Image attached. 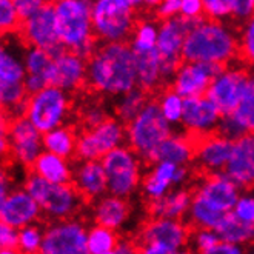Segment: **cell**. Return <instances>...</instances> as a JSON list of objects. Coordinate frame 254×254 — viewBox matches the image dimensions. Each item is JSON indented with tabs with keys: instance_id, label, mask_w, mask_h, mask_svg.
<instances>
[{
	"instance_id": "obj_1",
	"label": "cell",
	"mask_w": 254,
	"mask_h": 254,
	"mask_svg": "<svg viewBox=\"0 0 254 254\" xmlns=\"http://www.w3.org/2000/svg\"><path fill=\"white\" fill-rule=\"evenodd\" d=\"M86 86L105 97H119L137 86L136 56L128 42L97 45L86 61Z\"/></svg>"
},
{
	"instance_id": "obj_2",
	"label": "cell",
	"mask_w": 254,
	"mask_h": 254,
	"mask_svg": "<svg viewBox=\"0 0 254 254\" xmlns=\"http://www.w3.org/2000/svg\"><path fill=\"white\" fill-rule=\"evenodd\" d=\"M182 57L188 62L231 65L239 59V34L225 22L203 17L188 33Z\"/></svg>"
},
{
	"instance_id": "obj_3",
	"label": "cell",
	"mask_w": 254,
	"mask_h": 254,
	"mask_svg": "<svg viewBox=\"0 0 254 254\" xmlns=\"http://www.w3.org/2000/svg\"><path fill=\"white\" fill-rule=\"evenodd\" d=\"M53 6L62 45L88 61L99 45L93 28V0H53Z\"/></svg>"
},
{
	"instance_id": "obj_4",
	"label": "cell",
	"mask_w": 254,
	"mask_h": 254,
	"mask_svg": "<svg viewBox=\"0 0 254 254\" xmlns=\"http://www.w3.org/2000/svg\"><path fill=\"white\" fill-rule=\"evenodd\" d=\"M23 188L37 200L43 219L48 222L77 216L85 203V199L72 182L53 184L33 171L26 174Z\"/></svg>"
},
{
	"instance_id": "obj_5",
	"label": "cell",
	"mask_w": 254,
	"mask_h": 254,
	"mask_svg": "<svg viewBox=\"0 0 254 254\" xmlns=\"http://www.w3.org/2000/svg\"><path fill=\"white\" fill-rule=\"evenodd\" d=\"M174 132L156 99H149L143 110L127 124V143L146 163H153L157 146Z\"/></svg>"
},
{
	"instance_id": "obj_6",
	"label": "cell",
	"mask_w": 254,
	"mask_h": 254,
	"mask_svg": "<svg viewBox=\"0 0 254 254\" xmlns=\"http://www.w3.org/2000/svg\"><path fill=\"white\" fill-rule=\"evenodd\" d=\"M72 114V97L65 89L48 85L26 99L25 116L40 132L68 124Z\"/></svg>"
},
{
	"instance_id": "obj_7",
	"label": "cell",
	"mask_w": 254,
	"mask_h": 254,
	"mask_svg": "<svg viewBox=\"0 0 254 254\" xmlns=\"http://www.w3.org/2000/svg\"><path fill=\"white\" fill-rule=\"evenodd\" d=\"M107 173L108 192L129 199L142 184V159L127 143L111 149L100 159Z\"/></svg>"
},
{
	"instance_id": "obj_8",
	"label": "cell",
	"mask_w": 254,
	"mask_h": 254,
	"mask_svg": "<svg viewBox=\"0 0 254 254\" xmlns=\"http://www.w3.org/2000/svg\"><path fill=\"white\" fill-rule=\"evenodd\" d=\"M190 225L182 219L153 217L137 236V247L145 254H179L190 245Z\"/></svg>"
},
{
	"instance_id": "obj_9",
	"label": "cell",
	"mask_w": 254,
	"mask_h": 254,
	"mask_svg": "<svg viewBox=\"0 0 254 254\" xmlns=\"http://www.w3.org/2000/svg\"><path fill=\"white\" fill-rule=\"evenodd\" d=\"M136 22V9L125 0H93V28L99 42H128Z\"/></svg>"
},
{
	"instance_id": "obj_10",
	"label": "cell",
	"mask_w": 254,
	"mask_h": 254,
	"mask_svg": "<svg viewBox=\"0 0 254 254\" xmlns=\"http://www.w3.org/2000/svg\"><path fill=\"white\" fill-rule=\"evenodd\" d=\"M253 88L254 74L248 68L242 65H227L214 76L205 96L216 103L222 114H230Z\"/></svg>"
},
{
	"instance_id": "obj_11",
	"label": "cell",
	"mask_w": 254,
	"mask_h": 254,
	"mask_svg": "<svg viewBox=\"0 0 254 254\" xmlns=\"http://www.w3.org/2000/svg\"><path fill=\"white\" fill-rule=\"evenodd\" d=\"M202 19L194 20L182 16H176L171 19L160 20L157 34V50L162 59V76L163 80H165V85L171 82L176 71L184 62L182 50L188 33Z\"/></svg>"
},
{
	"instance_id": "obj_12",
	"label": "cell",
	"mask_w": 254,
	"mask_h": 254,
	"mask_svg": "<svg viewBox=\"0 0 254 254\" xmlns=\"http://www.w3.org/2000/svg\"><path fill=\"white\" fill-rule=\"evenodd\" d=\"M127 143V125L117 117H108L107 121L79 131L76 160H100L111 149Z\"/></svg>"
},
{
	"instance_id": "obj_13",
	"label": "cell",
	"mask_w": 254,
	"mask_h": 254,
	"mask_svg": "<svg viewBox=\"0 0 254 254\" xmlns=\"http://www.w3.org/2000/svg\"><path fill=\"white\" fill-rule=\"evenodd\" d=\"M42 254H86L88 228L77 216L51 220L45 227Z\"/></svg>"
},
{
	"instance_id": "obj_14",
	"label": "cell",
	"mask_w": 254,
	"mask_h": 254,
	"mask_svg": "<svg viewBox=\"0 0 254 254\" xmlns=\"http://www.w3.org/2000/svg\"><path fill=\"white\" fill-rule=\"evenodd\" d=\"M17 34L28 47L43 48L53 57L66 50L59 37L53 2H48L43 8L23 19Z\"/></svg>"
},
{
	"instance_id": "obj_15",
	"label": "cell",
	"mask_w": 254,
	"mask_h": 254,
	"mask_svg": "<svg viewBox=\"0 0 254 254\" xmlns=\"http://www.w3.org/2000/svg\"><path fill=\"white\" fill-rule=\"evenodd\" d=\"M6 132L11 143V160L25 168H31L43 151V132L29 122L26 116L11 117Z\"/></svg>"
},
{
	"instance_id": "obj_16",
	"label": "cell",
	"mask_w": 254,
	"mask_h": 254,
	"mask_svg": "<svg viewBox=\"0 0 254 254\" xmlns=\"http://www.w3.org/2000/svg\"><path fill=\"white\" fill-rule=\"evenodd\" d=\"M241 191L242 188L225 171H220L206 174L199 187L192 191V196L216 211L228 213L233 211Z\"/></svg>"
},
{
	"instance_id": "obj_17",
	"label": "cell",
	"mask_w": 254,
	"mask_h": 254,
	"mask_svg": "<svg viewBox=\"0 0 254 254\" xmlns=\"http://www.w3.org/2000/svg\"><path fill=\"white\" fill-rule=\"evenodd\" d=\"M225 66L219 64L184 61L181 66H179V69L176 71L170 85L174 91H177L185 99L205 96L211 80Z\"/></svg>"
},
{
	"instance_id": "obj_18",
	"label": "cell",
	"mask_w": 254,
	"mask_h": 254,
	"mask_svg": "<svg viewBox=\"0 0 254 254\" xmlns=\"http://www.w3.org/2000/svg\"><path fill=\"white\" fill-rule=\"evenodd\" d=\"M222 116V111L210 97H187L181 125L192 137H202L217 131Z\"/></svg>"
},
{
	"instance_id": "obj_19",
	"label": "cell",
	"mask_w": 254,
	"mask_h": 254,
	"mask_svg": "<svg viewBox=\"0 0 254 254\" xmlns=\"http://www.w3.org/2000/svg\"><path fill=\"white\" fill-rule=\"evenodd\" d=\"M48 82L71 94L79 91L86 86V59L69 50L54 56Z\"/></svg>"
},
{
	"instance_id": "obj_20",
	"label": "cell",
	"mask_w": 254,
	"mask_h": 254,
	"mask_svg": "<svg viewBox=\"0 0 254 254\" xmlns=\"http://www.w3.org/2000/svg\"><path fill=\"white\" fill-rule=\"evenodd\" d=\"M194 139H196V154H194L196 165L205 174L225 171L233 153L234 140L222 136L217 131Z\"/></svg>"
},
{
	"instance_id": "obj_21",
	"label": "cell",
	"mask_w": 254,
	"mask_h": 254,
	"mask_svg": "<svg viewBox=\"0 0 254 254\" xmlns=\"http://www.w3.org/2000/svg\"><path fill=\"white\" fill-rule=\"evenodd\" d=\"M42 217V208L31 194L23 187L11 188L0 210V219L20 230L29 223L40 222Z\"/></svg>"
},
{
	"instance_id": "obj_22",
	"label": "cell",
	"mask_w": 254,
	"mask_h": 254,
	"mask_svg": "<svg viewBox=\"0 0 254 254\" xmlns=\"http://www.w3.org/2000/svg\"><path fill=\"white\" fill-rule=\"evenodd\" d=\"M225 173L242 190L254 187V132H247L234 140Z\"/></svg>"
},
{
	"instance_id": "obj_23",
	"label": "cell",
	"mask_w": 254,
	"mask_h": 254,
	"mask_svg": "<svg viewBox=\"0 0 254 254\" xmlns=\"http://www.w3.org/2000/svg\"><path fill=\"white\" fill-rule=\"evenodd\" d=\"M72 185L85 200L94 202L108 192L107 173L100 160H77L74 163Z\"/></svg>"
},
{
	"instance_id": "obj_24",
	"label": "cell",
	"mask_w": 254,
	"mask_h": 254,
	"mask_svg": "<svg viewBox=\"0 0 254 254\" xmlns=\"http://www.w3.org/2000/svg\"><path fill=\"white\" fill-rule=\"evenodd\" d=\"M17 37L19 34L0 36V82L23 83L26 77V68L23 62V51L26 47H22V43H25L22 39L16 45Z\"/></svg>"
},
{
	"instance_id": "obj_25",
	"label": "cell",
	"mask_w": 254,
	"mask_h": 254,
	"mask_svg": "<svg viewBox=\"0 0 254 254\" xmlns=\"http://www.w3.org/2000/svg\"><path fill=\"white\" fill-rule=\"evenodd\" d=\"M131 208L127 199L114 196L111 192L103 194L102 197L93 202L91 216L94 223L108 227L111 230H122L129 219Z\"/></svg>"
},
{
	"instance_id": "obj_26",
	"label": "cell",
	"mask_w": 254,
	"mask_h": 254,
	"mask_svg": "<svg viewBox=\"0 0 254 254\" xmlns=\"http://www.w3.org/2000/svg\"><path fill=\"white\" fill-rule=\"evenodd\" d=\"M194 154H196V139L188 132H173L170 137H167L157 146L153 156V163L168 160L176 165H190L191 162H194Z\"/></svg>"
},
{
	"instance_id": "obj_27",
	"label": "cell",
	"mask_w": 254,
	"mask_h": 254,
	"mask_svg": "<svg viewBox=\"0 0 254 254\" xmlns=\"http://www.w3.org/2000/svg\"><path fill=\"white\" fill-rule=\"evenodd\" d=\"M179 165L168 160H160L153 163L151 170L142 179V192L148 202L157 200L174 188V176Z\"/></svg>"
},
{
	"instance_id": "obj_28",
	"label": "cell",
	"mask_w": 254,
	"mask_h": 254,
	"mask_svg": "<svg viewBox=\"0 0 254 254\" xmlns=\"http://www.w3.org/2000/svg\"><path fill=\"white\" fill-rule=\"evenodd\" d=\"M192 192L187 188H171L165 196L148 202V213L151 217L185 219L191 206Z\"/></svg>"
},
{
	"instance_id": "obj_29",
	"label": "cell",
	"mask_w": 254,
	"mask_h": 254,
	"mask_svg": "<svg viewBox=\"0 0 254 254\" xmlns=\"http://www.w3.org/2000/svg\"><path fill=\"white\" fill-rule=\"evenodd\" d=\"M29 171L39 174L40 177L47 179L48 182L53 184H69L72 182L74 165L71 163V159L43 149L31 165V168H29Z\"/></svg>"
},
{
	"instance_id": "obj_30",
	"label": "cell",
	"mask_w": 254,
	"mask_h": 254,
	"mask_svg": "<svg viewBox=\"0 0 254 254\" xmlns=\"http://www.w3.org/2000/svg\"><path fill=\"white\" fill-rule=\"evenodd\" d=\"M134 56H136V74L139 88L149 94L165 85L162 76V59L157 48L145 53H134Z\"/></svg>"
},
{
	"instance_id": "obj_31",
	"label": "cell",
	"mask_w": 254,
	"mask_h": 254,
	"mask_svg": "<svg viewBox=\"0 0 254 254\" xmlns=\"http://www.w3.org/2000/svg\"><path fill=\"white\" fill-rule=\"evenodd\" d=\"M79 131L71 124H65L57 128H53L43 132V149L54 154H59L66 159L76 157V146H77Z\"/></svg>"
},
{
	"instance_id": "obj_32",
	"label": "cell",
	"mask_w": 254,
	"mask_h": 254,
	"mask_svg": "<svg viewBox=\"0 0 254 254\" xmlns=\"http://www.w3.org/2000/svg\"><path fill=\"white\" fill-rule=\"evenodd\" d=\"M216 231L222 241H228L237 245H251L254 244V225H248L239 220L233 211L223 214Z\"/></svg>"
},
{
	"instance_id": "obj_33",
	"label": "cell",
	"mask_w": 254,
	"mask_h": 254,
	"mask_svg": "<svg viewBox=\"0 0 254 254\" xmlns=\"http://www.w3.org/2000/svg\"><path fill=\"white\" fill-rule=\"evenodd\" d=\"M148 100H149L148 93L143 91L142 88L136 86V88L129 89V91L121 94L119 97H116L114 114L119 121H122L127 125L143 110Z\"/></svg>"
},
{
	"instance_id": "obj_34",
	"label": "cell",
	"mask_w": 254,
	"mask_h": 254,
	"mask_svg": "<svg viewBox=\"0 0 254 254\" xmlns=\"http://www.w3.org/2000/svg\"><path fill=\"white\" fill-rule=\"evenodd\" d=\"M159 23L151 19L137 20L129 37V47L134 53H145L157 48Z\"/></svg>"
},
{
	"instance_id": "obj_35",
	"label": "cell",
	"mask_w": 254,
	"mask_h": 254,
	"mask_svg": "<svg viewBox=\"0 0 254 254\" xmlns=\"http://www.w3.org/2000/svg\"><path fill=\"white\" fill-rule=\"evenodd\" d=\"M119 241L116 230L94 223L88 228V254H113Z\"/></svg>"
},
{
	"instance_id": "obj_36",
	"label": "cell",
	"mask_w": 254,
	"mask_h": 254,
	"mask_svg": "<svg viewBox=\"0 0 254 254\" xmlns=\"http://www.w3.org/2000/svg\"><path fill=\"white\" fill-rule=\"evenodd\" d=\"M223 214L225 213L213 210V208H210L202 200L192 196L191 206L187 214V220L191 228H213V230H216Z\"/></svg>"
},
{
	"instance_id": "obj_37",
	"label": "cell",
	"mask_w": 254,
	"mask_h": 254,
	"mask_svg": "<svg viewBox=\"0 0 254 254\" xmlns=\"http://www.w3.org/2000/svg\"><path fill=\"white\" fill-rule=\"evenodd\" d=\"M162 114L165 116L167 121L171 125H181L182 124V114H184V105H185V97H182L177 91L170 86L159 94L156 99Z\"/></svg>"
},
{
	"instance_id": "obj_38",
	"label": "cell",
	"mask_w": 254,
	"mask_h": 254,
	"mask_svg": "<svg viewBox=\"0 0 254 254\" xmlns=\"http://www.w3.org/2000/svg\"><path fill=\"white\" fill-rule=\"evenodd\" d=\"M53 56L43 48L28 47L23 51V62L26 68V74H37V76L47 77L50 76V69L53 65Z\"/></svg>"
},
{
	"instance_id": "obj_39",
	"label": "cell",
	"mask_w": 254,
	"mask_h": 254,
	"mask_svg": "<svg viewBox=\"0 0 254 254\" xmlns=\"http://www.w3.org/2000/svg\"><path fill=\"white\" fill-rule=\"evenodd\" d=\"M45 227H42L39 222L29 223V225L19 230V244L17 251L22 254H37L42 250L43 244Z\"/></svg>"
},
{
	"instance_id": "obj_40",
	"label": "cell",
	"mask_w": 254,
	"mask_h": 254,
	"mask_svg": "<svg viewBox=\"0 0 254 254\" xmlns=\"http://www.w3.org/2000/svg\"><path fill=\"white\" fill-rule=\"evenodd\" d=\"M239 59L254 69V16L244 22L239 33Z\"/></svg>"
},
{
	"instance_id": "obj_41",
	"label": "cell",
	"mask_w": 254,
	"mask_h": 254,
	"mask_svg": "<svg viewBox=\"0 0 254 254\" xmlns=\"http://www.w3.org/2000/svg\"><path fill=\"white\" fill-rule=\"evenodd\" d=\"M22 19L12 0H0V33L17 34Z\"/></svg>"
},
{
	"instance_id": "obj_42",
	"label": "cell",
	"mask_w": 254,
	"mask_h": 254,
	"mask_svg": "<svg viewBox=\"0 0 254 254\" xmlns=\"http://www.w3.org/2000/svg\"><path fill=\"white\" fill-rule=\"evenodd\" d=\"M220 241V237L216 230L213 228H192L190 234V242L194 251L210 254L211 248Z\"/></svg>"
},
{
	"instance_id": "obj_43",
	"label": "cell",
	"mask_w": 254,
	"mask_h": 254,
	"mask_svg": "<svg viewBox=\"0 0 254 254\" xmlns=\"http://www.w3.org/2000/svg\"><path fill=\"white\" fill-rule=\"evenodd\" d=\"M233 213L244 223L254 225V187L241 191V196L233 208Z\"/></svg>"
},
{
	"instance_id": "obj_44",
	"label": "cell",
	"mask_w": 254,
	"mask_h": 254,
	"mask_svg": "<svg viewBox=\"0 0 254 254\" xmlns=\"http://www.w3.org/2000/svg\"><path fill=\"white\" fill-rule=\"evenodd\" d=\"M233 114L239 124H241L247 132H254V88L241 100L237 108L230 113Z\"/></svg>"
},
{
	"instance_id": "obj_45",
	"label": "cell",
	"mask_w": 254,
	"mask_h": 254,
	"mask_svg": "<svg viewBox=\"0 0 254 254\" xmlns=\"http://www.w3.org/2000/svg\"><path fill=\"white\" fill-rule=\"evenodd\" d=\"M110 117L108 110L102 105L100 102H91L88 105L83 107V110L80 111V122L83 125V128H93L99 124H102L103 121H107Z\"/></svg>"
},
{
	"instance_id": "obj_46",
	"label": "cell",
	"mask_w": 254,
	"mask_h": 254,
	"mask_svg": "<svg viewBox=\"0 0 254 254\" xmlns=\"http://www.w3.org/2000/svg\"><path fill=\"white\" fill-rule=\"evenodd\" d=\"M205 17L227 22L231 19V0H202Z\"/></svg>"
},
{
	"instance_id": "obj_47",
	"label": "cell",
	"mask_w": 254,
	"mask_h": 254,
	"mask_svg": "<svg viewBox=\"0 0 254 254\" xmlns=\"http://www.w3.org/2000/svg\"><path fill=\"white\" fill-rule=\"evenodd\" d=\"M19 230L0 219V254H14L17 251Z\"/></svg>"
},
{
	"instance_id": "obj_48",
	"label": "cell",
	"mask_w": 254,
	"mask_h": 254,
	"mask_svg": "<svg viewBox=\"0 0 254 254\" xmlns=\"http://www.w3.org/2000/svg\"><path fill=\"white\" fill-rule=\"evenodd\" d=\"M217 132L222 134V136L231 139V140H236L239 137H242L244 134H247L245 128L239 124V121L233 114H223L222 116L219 127H217Z\"/></svg>"
},
{
	"instance_id": "obj_49",
	"label": "cell",
	"mask_w": 254,
	"mask_h": 254,
	"mask_svg": "<svg viewBox=\"0 0 254 254\" xmlns=\"http://www.w3.org/2000/svg\"><path fill=\"white\" fill-rule=\"evenodd\" d=\"M254 16V0H231V19L237 23L247 22Z\"/></svg>"
},
{
	"instance_id": "obj_50",
	"label": "cell",
	"mask_w": 254,
	"mask_h": 254,
	"mask_svg": "<svg viewBox=\"0 0 254 254\" xmlns=\"http://www.w3.org/2000/svg\"><path fill=\"white\" fill-rule=\"evenodd\" d=\"M48 2H51V0H12V3L16 6L22 20L29 17L40 8H43Z\"/></svg>"
},
{
	"instance_id": "obj_51",
	"label": "cell",
	"mask_w": 254,
	"mask_h": 254,
	"mask_svg": "<svg viewBox=\"0 0 254 254\" xmlns=\"http://www.w3.org/2000/svg\"><path fill=\"white\" fill-rule=\"evenodd\" d=\"M181 2L182 0H162L159 6L154 9L156 17L159 20H165V19L181 16Z\"/></svg>"
},
{
	"instance_id": "obj_52",
	"label": "cell",
	"mask_w": 254,
	"mask_h": 254,
	"mask_svg": "<svg viewBox=\"0 0 254 254\" xmlns=\"http://www.w3.org/2000/svg\"><path fill=\"white\" fill-rule=\"evenodd\" d=\"M181 16L187 19H202L205 17L202 0H182L181 2Z\"/></svg>"
},
{
	"instance_id": "obj_53",
	"label": "cell",
	"mask_w": 254,
	"mask_h": 254,
	"mask_svg": "<svg viewBox=\"0 0 254 254\" xmlns=\"http://www.w3.org/2000/svg\"><path fill=\"white\" fill-rule=\"evenodd\" d=\"M11 188H12V176L8 167V162H0V210H2V205Z\"/></svg>"
},
{
	"instance_id": "obj_54",
	"label": "cell",
	"mask_w": 254,
	"mask_h": 254,
	"mask_svg": "<svg viewBox=\"0 0 254 254\" xmlns=\"http://www.w3.org/2000/svg\"><path fill=\"white\" fill-rule=\"evenodd\" d=\"M48 85H50L48 79L43 77V76H37V74H26V77L23 80V86L26 89L28 96L40 91V89H43L45 86H48Z\"/></svg>"
},
{
	"instance_id": "obj_55",
	"label": "cell",
	"mask_w": 254,
	"mask_h": 254,
	"mask_svg": "<svg viewBox=\"0 0 254 254\" xmlns=\"http://www.w3.org/2000/svg\"><path fill=\"white\" fill-rule=\"evenodd\" d=\"M244 251L242 245H237L228 241H220L211 248L210 254H241Z\"/></svg>"
},
{
	"instance_id": "obj_56",
	"label": "cell",
	"mask_w": 254,
	"mask_h": 254,
	"mask_svg": "<svg viewBox=\"0 0 254 254\" xmlns=\"http://www.w3.org/2000/svg\"><path fill=\"white\" fill-rule=\"evenodd\" d=\"M136 248H137V245L134 244L132 241H129V239H127V237H119L114 253L116 254H134V253L137 251Z\"/></svg>"
},
{
	"instance_id": "obj_57",
	"label": "cell",
	"mask_w": 254,
	"mask_h": 254,
	"mask_svg": "<svg viewBox=\"0 0 254 254\" xmlns=\"http://www.w3.org/2000/svg\"><path fill=\"white\" fill-rule=\"evenodd\" d=\"M11 160V143L8 132H0V162Z\"/></svg>"
},
{
	"instance_id": "obj_58",
	"label": "cell",
	"mask_w": 254,
	"mask_h": 254,
	"mask_svg": "<svg viewBox=\"0 0 254 254\" xmlns=\"http://www.w3.org/2000/svg\"><path fill=\"white\" fill-rule=\"evenodd\" d=\"M9 122H11L9 114L2 108V110H0V132H6L8 131Z\"/></svg>"
},
{
	"instance_id": "obj_59",
	"label": "cell",
	"mask_w": 254,
	"mask_h": 254,
	"mask_svg": "<svg viewBox=\"0 0 254 254\" xmlns=\"http://www.w3.org/2000/svg\"><path fill=\"white\" fill-rule=\"evenodd\" d=\"M125 2H127L129 6H132L134 9H140V8H143V5H145V0H125Z\"/></svg>"
},
{
	"instance_id": "obj_60",
	"label": "cell",
	"mask_w": 254,
	"mask_h": 254,
	"mask_svg": "<svg viewBox=\"0 0 254 254\" xmlns=\"http://www.w3.org/2000/svg\"><path fill=\"white\" fill-rule=\"evenodd\" d=\"M162 0H145V5L143 8H148V9H156L159 6V3Z\"/></svg>"
},
{
	"instance_id": "obj_61",
	"label": "cell",
	"mask_w": 254,
	"mask_h": 254,
	"mask_svg": "<svg viewBox=\"0 0 254 254\" xmlns=\"http://www.w3.org/2000/svg\"><path fill=\"white\" fill-rule=\"evenodd\" d=\"M0 110H2V102H0Z\"/></svg>"
},
{
	"instance_id": "obj_62",
	"label": "cell",
	"mask_w": 254,
	"mask_h": 254,
	"mask_svg": "<svg viewBox=\"0 0 254 254\" xmlns=\"http://www.w3.org/2000/svg\"><path fill=\"white\" fill-rule=\"evenodd\" d=\"M0 36H2V33H0Z\"/></svg>"
},
{
	"instance_id": "obj_63",
	"label": "cell",
	"mask_w": 254,
	"mask_h": 254,
	"mask_svg": "<svg viewBox=\"0 0 254 254\" xmlns=\"http://www.w3.org/2000/svg\"><path fill=\"white\" fill-rule=\"evenodd\" d=\"M51 2H53V0H51Z\"/></svg>"
}]
</instances>
